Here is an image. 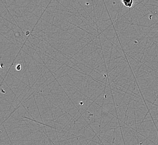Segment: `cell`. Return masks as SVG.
Segmentation results:
<instances>
[{"mask_svg": "<svg viewBox=\"0 0 158 145\" xmlns=\"http://www.w3.org/2000/svg\"><path fill=\"white\" fill-rule=\"evenodd\" d=\"M20 67H21L20 65H18V66L16 67V69L19 70H20V69H21V68H20Z\"/></svg>", "mask_w": 158, "mask_h": 145, "instance_id": "2", "label": "cell"}, {"mask_svg": "<svg viewBox=\"0 0 158 145\" xmlns=\"http://www.w3.org/2000/svg\"><path fill=\"white\" fill-rule=\"evenodd\" d=\"M122 2L123 3V5H125L126 7H127L128 8H131L133 5H134V1L132 0L131 1H122Z\"/></svg>", "mask_w": 158, "mask_h": 145, "instance_id": "1", "label": "cell"}]
</instances>
